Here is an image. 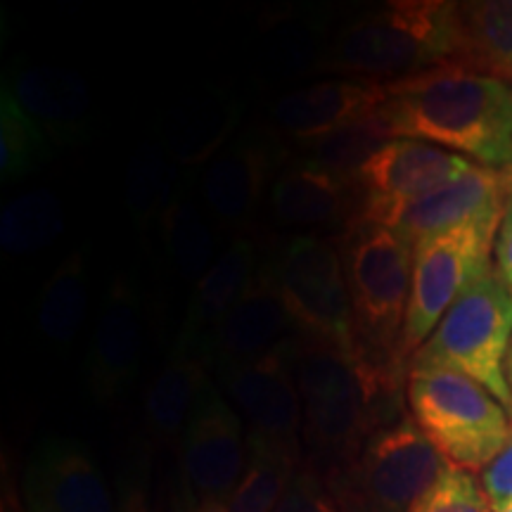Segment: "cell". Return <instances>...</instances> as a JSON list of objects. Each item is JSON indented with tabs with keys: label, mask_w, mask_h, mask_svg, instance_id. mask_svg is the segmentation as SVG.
Returning a JSON list of instances; mask_svg holds the SVG:
<instances>
[{
	"label": "cell",
	"mask_w": 512,
	"mask_h": 512,
	"mask_svg": "<svg viewBox=\"0 0 512 512\" xmlns=\"http://www.w3.org/2000/svg\"><path fill=\"white\" fill-rule=\"evenodd\" d=\"M287 358L302 399L306 467L323 479L351 463L377 430L406 415L408 366L302 335L290 339Z\"/></svg>",
	"instance_id": "1"
},
{
	"label": "cell",
	"mask_w": 512,
	"mask_h": 512,
	"mask_svg": "<svg viewBox=\"0 0 512 512\" xmlns=\"http://www.w3.org/2000/svg\"><path fill=\"white\" fill-rule=\"evenodd\" d=\"M380 119L389 138H411L489 169H512V86L458 64L389 81Z\"/></svg>",
	"instance_id": "2"
},
{
	"label": "cell",
	"mask_w": 512,
	"mask_h": 512,
	"mask_svg": "<svg viewBox=\"0 0 512 512\" xmlns=\"http://www.w3.org/2000/svg\"><path fill=\"white\" fill-rule=\"evenodd\" d=\"M456 3L394 0L347 24L320 55L325 72L399 81L456 57Z\"/></svg>",
	"instance_id": "3"
},
{
	"label": "cell",
	"mask_w": 512,
	"mask_h": 512,
	"mask_svg": "<svg viewBox=\"0 0 512 512\" xmlns=\"http://www.w3.org/2000/svg\"><path fill=\"white\" fill-rule=\"evenodd\" d=\"M512 342V294L496 268H486L456 299L441 323L415 351L411 370H453L482 384L512 415L505 358Z\"/></svg>",
	"instance_id": "4"
},
{
	"label": "cell",
	"mask_w": 512,
	"mask_h": 512,
	"mask_svg": "<svg viewBox=\"0 0 512 512\" xmlns=\"http://www.w3.org/2000/svg\"><path fill=\"white\" fill-rule=\"evenodd\" d=\"M358 342L377 361L406 363L399 344L413 283V247L394 230L351 221L339 240Z\"/></svg>",
	"instance_id": "5"
},
{
	"label": "cell",
	"mask_w": 512,
	"mask_h": 512,
	"mask_svg": "<svg viewBox=\"0 0 512 512\" xmlns=\"http://www.w3.org/2000/svg\"><path fill=\"white\" fill-rule=\"evenodd\" d=\"M408 406L453 470H484L512 439V415L482 384L453 370H411Z\"/></svg>",
	"instance_id": "6"
},
{
	"label": "cell",
	"mask_w": 512,
	"mask_h": 512,
	"mask_svg": "<svg viewBox=\"0 0 512 512\" xmlns=\"http://www.w3.org/2000/svg\"><path fill=\"white\" fill-rule=\"evenodd\" d=\"M446 467L411 415H403L377 430L358 456L325 482L342 512H411Z\"/></svg>",
	"instance_id": "7"
},
{
	"label": "cell",
	"mask_w": 512,
	"mask_h": 512,
	"mask_svg": "<svg viewBox=\"0 0 512 512\" xmlns=\"http://www.w3.org/2000/svg\"><path fill=\"white\" fill-rule=\"evenodd\" d=\"M503 216H489L441 233L413 247V283L399 358L411 363L456 299L491 268V252ZM411 370V368H408Z\"/></svg>",
	"instance_id": "8"
},
{
	"label": "cell",
	"mask_w": 512,
	"mask_h": 512,
	"mask_svg": "<svg viewBox=\"0 0 512 512\" xmlns=\"http://www.w3.org/2000/svg\"><path fill=\"white\" fill-rule=\"evenodd\" d=\"M268 268L299 335L337 349L363 351L356 335L342 256L332 242L316 235H297Z\"/></svg>",
	"instance_id": "9"
},
{
	"label": "cell",
	"mask_w": 512,
	"mask_h": 512,
	"mask_svg": "<svg viewBox=\"0 0 512 512\" xmlns=\"http://www.w3.org/2000/svg\"><path fill=\"white\" fill-rule=\"evenodd\" d=\"M247 463L245 422L209 382L181 439V479L197 512H228Z\"/></svg>",
	"instance_id": "10"
},
{
	"label": "cell",
	"mask_w": 512,
	"mask_h": 512,
	"mask_svg": "<svg viewBox=\"0 0 512 512\" xmlns=\"http://www.w3.org/2000/svg\"><path fill=\"white\" fill-rule=\"evenodd\" d=\"M475 166V162L432 143L387 140L358 174V216L354 221L392 228L408 204L432 195Z\"/></svg>",
	"instance_id": "11"
},
{
	"label": "cell",
	"mask_w": 512,
	"mask_h": 512,
	"mask_svg": "<svg viewBox=\"0 0 512 512\" xmlns=\"http://www.w3.org/2000/svg\"><path fill=\"white\" fill-rule=\"evenodd\" d=\"M287 344L219 377L235 411L247 422L249 437L302 458V399L287 358Z\"/></svg>",
	"instance_id": "12"
},
{
	"label": "cell",
	"mask_w": 512,
	"mask_h": 512,
	"mask_svg": "<svg viewBox=\"0 0 512 512\" xmlns=\"http://www.w3.org/2000/svg\"><path fill=\"white\" fill-rule=\"evenodd\" d=\"M143 358V306L136 283L117 275L98 306L91 347L86 358L88 392L112 401L138 377Z\"/></svg>",
	"instance_id": "13"
},
{
	"label": "cell",
	"mask_w": 512,
	"mask_h": 512,
	"mask_svg": "<svg viewBox=\"0 0 512 512\" xmlns=\"http://www.w3.org/2000/svg\"><path fill=\"white\" fill-rule=\"evenodd\" d=\"M29 512H117L110 486L88 448L53 437L31 453L24 470Z\"/></svg>",
	"instance_id": "14"
},
{
	"label": "cell",
	"mask_w": 512,
	"mask_h": 512,
	"mask_svg": "<svg viewBox=\"0 0 512 512\" xmlns=\"http://www.w3.org/2000/svg\"><path fill=\"white\" fill-rule=\"evenodd\" d=\"M294 320L278 290L271 268H264L249 285L245 297L221 320L209 337L204 358L223 375L228 370L259 361L292 339Z\"/></svg>",
	"instance_id": "15"
},
{
	"label": "cell",
	"mask_w": 512,
	"mask_h": 512,
	"mask_svg": "<svg viewBox=\"0 0 512 512\" xmlns=\"http://www.w3.org/2000/svg\"><path fill=\"white\" fill-rule=\"evenodd\" d=\"M273 171L275 147L266 140L245 136L221 147L200 178V204L211 223L228 233L247 228L275 181Z\"/></svg>",
	"instance_id": "16"
},
{
	"label": "cell",
	"mask_w": 512,
	"mask_h": 512,
	"mask_svg": "<svg viewBox=\"0 0 512 512\" xmlns=\"http://www.w3.org/2000/svg\"><path fill=\"white\" fill-rule=\"evenodd\" d=\"M510 192L512 169L475 164L458 181L408 204L389 230H394L406 245L415 247L465 223L503 216Z\"/></svg>",
	"instance_id": "17"
},
{
	"label": "cell",
	"mask_w": 512,
	"mask_h": 512,
	"mask_svg": "<svg viewBox=\"0 0 512 512\" xmlns=\"http://www.w3.org/2000/svg\"><path fill=\"white\" fill-rule=\"evenodd\" d=\"M387 86L370 79H330L287 93L273 105V126L299 143L325 138L380 112Z\"/></svg>",
	"instance_id": "18"
},
{
	"label": "cell",
	"mask_w": 512,
	"mask_h": 512,
	"mask_svg": "<svg viewBox=\"0 0 512 512\" xmlns=\"http://www.w3.org/2000/svg\"><path fill=\"white\" fill-rule=\"evenodd\" d=\"M22 110L46 131L55 147L76 145L88 136L91 126V91L72 69L24 64L3 81Z\"/></svg>",
	"instance_id": "19"
},
{
	"label": "cell",
	"mask_w": 512,
	"mask_h": 512,
	"mask_svg": "<svg viewBox=\"0 0 512 512\" xmlns=\"http://www.w3.org/2000/svg\"><path fill=\"white\" fill-rule=\"evenodd\" d=\"M358 185L299 159L285 166L268 190V207L283 226H328L358 216Z\"/></svg>",
	"instance_id": "20"
},
{
	"label": "cell",
	"mask_w": 512,
	"mask_h": 512,
	"mask_svg": "<svg viewBox=\"0 0 512 512\" xmlns=\"http://www.w3.org/2000/svg\"><path fill=\"white\" fill-rule=\"evenodd\" d=\"M256 275V245L252 240L235 238L192 290L176 344L204 356L209 337L245 297Z\"/></svg>",
	"instance_id": "21"
},
{
	"label": "cell",
	"mask_w": 512,
	"mask_h": 512,
	"mask_svg": "<svg viewBox=\"0 0 512 512\" xmlns=\"http://www.w3.org/2000/svg\"><path fill=\"white\" fill-rule=\"evenodd\" d=\"M207 370L204 356L176 344L145 392L143 422L152 441L169 446L183 439L190 415L209 384Z\"/></svg>",
	"instance_id": "22"
},
{
	"label": "cell",
	"mask_w": 512,
	"mask_h": 512,
	"mask_svg": "<svg viewBox=\"0 0 512 512\" xmlns=\"http://www.w3.org/2000/svg\"><path fill=\"white\" fill-rule=\"evenodd\" d=\"M456 38L451 64L512 86V0L456 3Z\"/></svg>",
	"instance_id": "23"
},
{
	"label": "cell",
	"mask_w": 512,
	"mask_h": 512,
	"mask_svg": "<svg viewBox=\"0 0 512 512\" xmlns=\"http://www.w3.org/2000/svg\"><path fill=\"white\" fill-rule=\"evenodd\" d=\"M88 309V264L72 252L55 268L43 287L36 309V325L53 347H69L79 335Z\"/></svg>",
	"instance_id": "24"
},
{
	"label": "cell",
	"mask_w": 512,
	"mask_h": 512,
	"mask_svg": "<svg viewBox=\"0 0 512 512\" xmlns=\"http://www.w3.org/2000/svg\"><path fill=\"white\" fill-rule=\"evenodd\" d=\"M164 252L178 278L188 283H200L207 271L214 266V230L211 219L202 204H197L188 192L178 190V195L166 209L162 219Z\"/></svg>",
	"instance_id": "25"
},
{
	"label": "cell",
	"mask_w": 512,
	"mask_h": 512,
	"mask_svg": "<svg viewBox=\"0 0 512 512\" xmlns=\"http://www.w3.org/2000/svg\"><path fill=\"white\" fill-rule=\"evenodd\" d=\"M64 226L67 216L57 192L27 190L5 204L0 214V247L10 256H31L53 245Z\"/></svg>",
	"instance_id": "26"
},
{
	"label": "cell",
	"mask_w": 512,
	"mask_h": 512,
	"mask_svg": "<svg viewBox=\"0 0 512 512\" xmlns=\"http://www.w3.org/2000/svg\"><path fill=\"white\" fill-rule=\"evenodd\" d=\"M247 439L249 463L228 512H275L302 467V458L249 434Z\"/></svg>",
	"instance_id": "27"
},
{
	"label": "cell",
	"mask_w": 512,
	"mask_h": 512,
	"mask_svg": "<svg viewBox=\"0 0 512 512\" xmlns=\"http://www.w3.org/2000/svg\"><path fill=\"white\" fill-rule=\"evenodd\" d=\"M53 143L41 126L22 110L10 93L0 88V174L3 181L36 174L53 159Z\"/></svg>",
	"instance_id": "28"
},
{
	"label": "cell",
	"mask_w": 512,
	"mask_h": 512,
	"mask_svg": "<svg viewBox=\"0 0 512 512\" xmlns=\"http://www.w3.org/2000/svg\"><path fill=\"white\" fill-rule=\"evenodd\" d=\"M387 140L392 138H389L387 128H384L380 119V112H377L373 117L342 128V131H335L325 138L304 143V159L320 166V169L330 171L332 176L342 178V181L358 185V174H361L363 164H366Z\"/></svg>",
	"instance_id": "29"
},
{
	"label": "cell",
	"mask_w": 512,
	"mask_h": 512,
	"mask_svg": "<svg viewBox=\"0 0 512 512\" xmlns=\"http://www.w3.org/2000/svg\"><path fill=\"white\" fill-rule=\"evenodd\" d=\"M176 195L174 166L164 152L150 143L140 145L126 171V204L136 226L162 221Z\"/></svg>",
	"instance_id": "30"
},
{
	"label": "cell",
	"mask_w": 512,
	"mask_h": 512,
	"mask_svg": "<svg viewBox=\"0 0 512 512\" xmlns=\"http://www.w3.org/2000/svg\"><path fill=\"white\" fill-rule=\"evenodd\" d=\"M411 512H494L482 484L470 472L453 470L437 479V484L413 505Z\"/></svg>",
	"instance_id": "31"
},
{
	"label": "cell",
	"mask_w": 512,
	"mask_h": 512,
	"mask_svg": "<svg viewBox=\"0 0 512 512\" xmlns=\"http://www.w3.org/2000/svg\"><path fill=\"white\" fill-rule=\"evenodd\" d=\"M275 512H342V508L330 494L328 482L318 472L299 467Z\"/></svg>",
	"instance_id": "32"
},
{
	"label": "cell",
	"mask_w": 512,
	"mask_h": 512,
	"mask_svg": "<svg viewBox=\"0 0 512 512\" xmlns=\"http://www.w3.org/2000/svg\"><path fill=\"white\" fill-rule=\"evenodd\" d=\"M482 484L486 498H489L491 510L505 512L512 505V439L510 444L498 453L494 463L482 470Z\"/></svg>",
	"instance_id": "33"
},
{
	"label": "cell",
	"mask_w": 512,
	"mask_h": 512,
	"mask_svg": "<svg viewBox=\"0 0 512 512\" xmlns=\"http://www.w3.org/2000/svg\"><path fill=\"white\" fill-rule=\"evenodd\" d=\"M494 268L512 294V192L505 202L501 226L494 242Z\"/></svg>",
	"instance_id": "34"
},
{
	"label": "cell",
	"mask_w": 512,
	"mask_h": 512,
	"mask_svg": "<svg viewBox=\"0 0 512 512\" xmlns=\"http://www.w3.org/2000/svg\"><path fill=\"white\" fill-rule=\"evenodd\" d=\"M117 512H147V496L143 484L121 486V496L117 501Z\"/></svg>",
	"instance_id": "35"
},
{
	"label": "cell",
	"mask_w": 512,
	"mask_h": 512,
	"mask_svg": "<svg viewBox=\"0 0 512 512\" xmlns=\"http://www.w3.org/2000/svg\"><path fill=\"white\" fill-rule=\"evenodd\" d=\"M166 512H197V505H195V501H192L190 491L185 489L183 479L174 486V491H171Z\"/></svg>",
	"instance_id": "36"
},
{
	"label": "cell",
	"mask_w": 512,
	"mask_h": 512,
	"mask_svg": "<svg viewBox=\"0 0 512 512\" xmlns=\"http://www.w3.org/2000/svg\"><path fill=\"white\" fill-rule=\"evenodd\" d=\"M505 375H508V384H510V389H512V342H510L508 358H505Z\"/></svg>",
	"instance_id": "37"
},
{
	"label": "cell",
	"mask_w": 512,
	"mask_h": 512,
	"mask_svg": "<svg viewBox=\"0 0 512 512\" xmlns=\"http://www.w3.org/2000/svg\"><path fill=\"white\" fill-rule=\"evenodd\" d=\"M505 512H512V505H510V508H508V510H505Z\"/></svg>",
	"instance_id": "38"
}]
</instances>
